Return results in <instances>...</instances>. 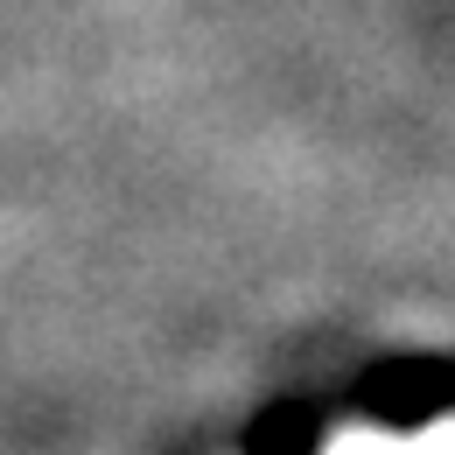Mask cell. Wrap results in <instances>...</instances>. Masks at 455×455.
<instances>
[{
    "mask_svg": "<svg viewBox=\"0 0 455 455\" xmlns=\"http://www.w3.org/2000/svg\"><path fill=\"white\" fill-rule=\"evenodd\" d=\"M323 455H413V435H386V427H337Z\"/></svg>",
    "mask_w": 455,
    "mask_h": 455,
    "instance_id": "cell-1",
    "label": "cell"
},
{
    "mask_svg": "<svg viewBox=\"0 0 455 455\" xmlns=\"http://www.w3.org/2000/svg\"><path fill=\"white\" fill-rule=\"evenodd\" d=\"M413 455H455V413L435 420V427H420V435H413Z\"/></svg>",
    "mask_w": 455,
    "mask_h": 455,
    "instance_id": "cell-2",
    "label": "cell"
}]
</instances>
